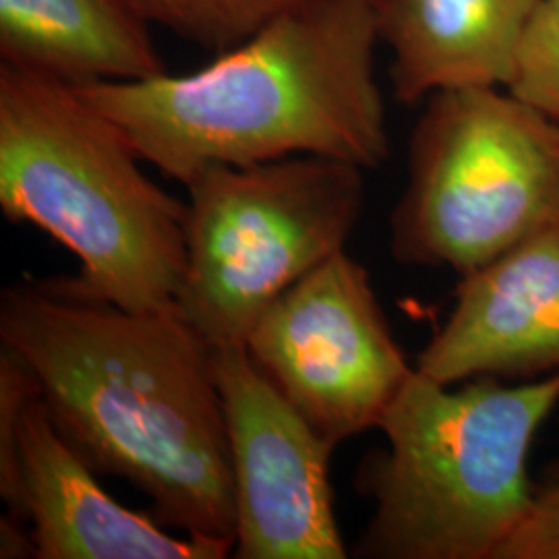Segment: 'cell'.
Segmentation results:
<instances>
[{"label": "cell", "instance_id": "12", "mask_svg": "<svg viewBox=\"0 0 559 559\" xmlns=\"http://www.w3.org/2000/svg\"><path fill=\"white\" fill-rule=\"evenodd\" d=\"M0 64L73 87L168 71L127 0H0Z\"/></svg>", "mask_w": 559, "mask_h": 559}, {"label": "cell", "instance_id": "11", "mask_svg": "<svg viewBox=\"0 0 559 559\" xmlns=\"http://www.w3.org/2000/svg\"><path fill=\"white\" fill-rule=\"evenodd\" d=\"M540 0H376L394 96L415 106L464 87H508Z\"/></svg>", "mask_w": 559, "mask_h": 559}, {"label": "cell", "instance_id": "2", "mask_svg": "<svg viewBox=\"0 0 559 559\" xmlns=\"http://www.w3.org/2000/svg\"><path fill=\"white\" fill-rule=\"evenodd\" d=\"M376 0H302L193 73L75 87L141 160L187 185L214 166L390 158Z\"/></svg>", "mask_w": 559, "mask_h": 559}, {"label": "cell", "instance_id": "3", "mask_svg": "<svg viewBox=\"0 0 559 559\" xmlns=\"http://www.w3.org/2000/svg\"><path fill=\"white\" fill-rule=\"evenodd\" d=\"M119 127L73 85L0 64V210L80 260L81 286L129 311L175 309L187 203L141 170Z\"/></svg>", "mask_w": 559, "mask_h": 559}, {"label": "cell", "instance_id": "7", "mask_svg": "<svg viewBox=\"0 0 559 559\" xmlns=\"http://www.w3.org/2000/svg\"><path fill=\"white\" fill-rule=\"evenodd\" d=\"M245 346L286 402L334 445L380 429L415 373L367 267L346 251L288 288Z\"/></svg>", "mask_w": 559, "mask_h": 559}, {"label": "cell", "instance_id": "13", "mask_svg": "<svg viewBox=\"0 0 559 559\" xmlns=\"http://www.w3.org/2000/svg\"><path fill=\"white\" fill-rule=\"evenodd\" d=\"M158 25L212 55L253 36L261 25L302 0H127Z\"/></svg>", "mask_w": 559, "mask_h": 559}, {"label": "cell", "instance_id": "4", "mask_svg": "<svg viewBox=\"0 0 559 559\" xmlns=\"http://www.w3.org/2000/svg\"><path fill=\"white\" fill-rule=\"evenodd\" d=\"M445 385L415 373L360 460L355 489L373 503L355 556L500 559L526 510L531 448L559 406V373L519 385Z\"/></svg>", "mask_w": 559, "mask_h": 559}, {"label": "cell", "instance_id": "14", "mask_svg": "<svg viewBox=\"0 0 559 559\" xmlns=\"http://www.w3.org/2000/svg\"><path fill=\"white\" fill-rule=\"evenodd\" d=\"M506 90L559 124V0L537 4Z\"/></svg>", "mask_w": 559, "mask_h": 559}, {"label": "cell", "instance_id": "9", "mask_svg": "<svg viewBox=\"0 0 559 559\" xmlns=\"http://www.w3.org/2000/svg\"><path fill=\"white\" fill-rule=\"evenodd\" d=\"M235 480V558L344 559L332 441L261 373L245 344L212 346Z\"/></svg>", "mask_w": 559, "mask_h": 559}, {"label": "cell", "instance_id": "15", "mask_svg": "<svg viewBox=\"0 0 559 559\" xmlns=\"http://www.w3.org/2000/svg\"><path fill=\"white\" fill-rule=\"evenodd\" d=\"M500 559H559V460L533 480L526 510Z\"/></svg>", "mask_w": 559, "mask_h": 559}, {"label": "cell", "instance_id": "8", "mask_svg": "<svg viewBox=\"0 0 559 559\" xmlns=\"http://www.w3.org/2000/svg\"><path fill=\"white\" fill-rule=\"evenodd\" d=\"M0 496L29 526L36 559H222L235 539L173 535L102 487L41 404L29 369L0 353Z\"/></svg>", "mask_w": 559, "mask_h": 559}, {"label": "cell", "instance_id": "6", "mask_svg": "<svg viewBox=\"0 0 559 559\" xmlns=\"http://www.w3.org/2000/svg\"><path fill=\"white\" fill-rule=\"evenodd\" d=\"M185 187L177 307L210 346L245 344L288 288L344 251L365 205V170L320 156L214 166Z\"/></svg>", "mask_w": 559, "mask_h": 559}, {"label": "cell", "instance_id": "5", "mask_svg": "<svg viewBox=\"0 0 559 559\" xmlns=\"http://www.w3.org/2000/svg\"><path fill=\"white\" fill-rule=\"evenodd\" d=\"M559 226V124L503 87L433 94L390 214L402 265L464 276Z\"/></svg>", "mask_w": 559, "mask_h": 559}, {"label": "cell", "instance_id": "1", "mask_svg": "<svg viewBox=\"0 0 559 559\" xmlns=\"http://www.w3.org/2000/svg\"><path fill=\"white\" fill-rule=\"evenodd\" d=\"M0 344L29 369L60 436L185 535L235 539L230 445L212 346L180 316L129 311L78 278L0 295Z\"/></svg>", "mask_w": 559, "mask_h": 559}, {"label": "cell", "instance_id": "16", "mask_svg": "<svg viewBox=\"0 0 559 559\" xmlns=\"http://www.w3.org/2000/svg\"><path fill=\"white\" fill-rule=\"evenodd\" d=\"M0 558H36V545L32 539L29 526L13 514H7L0 520Z\"/></svg>", "mask_w": 559, "mask_h": 559}, {"label": "cell", "instance_id": "10", "mask_svg": "<svg viewBox=\"0 0 559 559\" xmlns=\"http://www.w3.org/2000/svg\"><path fill=\"white\" fill-rule=\"evenodd\" d=\"M415 369L445 385L559 373V226L460 276L454 307Z\"/></svg>", "mask_w": 559, "mask_h": 559}]
</instances>
